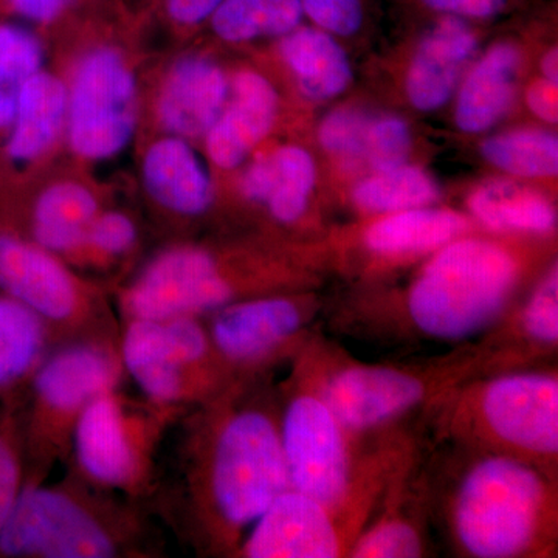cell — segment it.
Segmentation results:
<instances>
[{
  "label": "cell",
  "instance_id": "6da1fadb",
  "mask_svg": "<svg viewBox=\"0 0 558 558\" xmlns=\"http://www.w3.org/2000/svg\"><path fill=\"white\" fill-rule=\"evenodd\" d=\"M236 380L180 414L148 508L201 554L236 556L245 531L290 488L279 405Z\"/></svg>",
  "mask_w": 558,
  "mask_h": 558
},
{
  "label": "cell",
  "instance_id": "7a4b0ae2",
  "mask_svg": "<svg viewBox=\"0 0 558 558\" xmlns=\"http://www.w3.org/2000/svg\"><path fill=\"white\" fill-rule=\"evenodd\" d=\"M148 509L73 473L50 486L32 481L0 529V557H154L160 543Z\"/></svg>",
  "mask_w": 558,
  "mask_h": 558
},
{
  "label": "cell",
  "instance_id": "3957f363",
  "mask_svg": "<svg viewBox=\"0 0 558 558\" xmlns=\"http://www.w3.org/2000/svg\"><path fill=\"white\" fill-rule=\"evenodd\" d=\"M450 526L470 557L539 556L557 529L553 475L523 459L488 451L459 481Z\"/></svg>",
  "mask_w": 558,
  "mask_h": 558
},
{
  "label": "cell",
  "instance_id": "277c9868",
  "mask_svg": "<svg viewBox=\"0 0 558 558\" xmlns=\"http://www.w3.org/2000/svg\"><path fill=\"white\" fill-rule=\"evenodd\" d=\"M520 264L497 242L458 238L436 250L414 279L407 311L436 340H464L494 325L512 300Z\"/></svg>",
  "mask_w": 558,
  "mask_h": 558
},
{
  "label": "cell",
  "instance_id": "5b68a950",
  "mask_svg": "<svg viewBox=\"0 0 558 558\" xmlns=\"http://www.w3.org/2000/svg\"><path fill=\"white\" fill-rule=\"evenodd\" d=\"M185 411L132 399L120 388L92 400L73 429V475L148 506L165 436Z\"/></svg>",
  "mask_w": 558,
  "mask_h": 558
},
{
  "label": "cell",
  "instance_id": "8992f818",
  "mask_svg": "<svg viewBox=\"0 0 558 558\" xmlns=\"http://www.w3.org/2000/svg\"><path fill=\"white\" fill-rule=\"evenodd\" d=\"M450 428L492 453L556 468L558 379L550 371H517L469 385L454 395Z\"/></svg>",
  "mask_w": 558,
  "mask_h": 558
},
{
  "label": "cell",
  "instance_id": "52a82bcc",
  "mask_svg": "<svg viewBox=\"0 0 558 558\" xmlns=\"http://www.w3.org/2000/svg\"><path fill=\"white\" fill-rule=\"evenodd\" d=\"M124 374L150 403L189 411L234 384L220 365L204 318H128L119 339Z\"/></svg>",
  "mask_w": 558,
  "mask_h": 558
},
{
  "label": "cell",
  "instance_id": "ba28073f",
  "mask_svg": "<svg viewBox=\"0 0 558 558\" xmlns=\"http://www.w3.org/2000/svg\"><path fill=\"white\" fill-rule=\"evenodd\" d=\"M295 366L279 405V432L290 488L314 498L340 519H354L360 481L351 435L319 395L311 360L301 359Z\"/></svg>",
  "mask_w": 558,
  "mask_h": 558
},
{
  "label": "cell",
  "instance_id": "9c48e42d",
  "mask_svg": "<svg viewBox=\"0 0 558 558\" xmlns=\"http://www.w3.org/2000/svg\"><path fill=\"white\" fill-rule=\"evenodd\" d=\"M119 337H83L54 344L31 376L28 440L36 472L69 454L73 429L92 400L119 388L124 369Z\"/></svg>",
  "mask_w": 558,
  "mask_h": 558
},
{
  "label": "cell",
  "instance_id": "30bf717a",
  "mask_svg": "<svg viewBox=\"0 0 558 558\" xmlns=\"http://www.w3.org/2000/svg\"><path fill=\"white\" fill-rule=\"evenodd\" d=\"M0 290L38 315L54 344L120 336L113 315L102 311L100 300L57 255L10 233H0Z\"/></svg>",
  "mask_w": 558,
  "mask_h": 558
},
{
  "label": "cell",
  "instance_id": "8fae6325",
  "mask_svg": "<svg viewBox=\"0 0 558 558\" xmlns=\"http://www.w3.org/2000/svg\"><path fill=\"white\" fill-rule=\"evenodd\" d=\"M476 363L478 354L427 369L351 363L330 373L319 371V395L352 436L384 427L440 392L451 391L475 371Z\"/></svg>",
  "mask_w": 558,
  "mask_h": 558
},
{
  "label": "cell",
  "instance_id": "7c38bea8",
  "mask_svg": "<svg viewBox=\"0 0 558 558\" xmlns=\"http://www.w3.org/2000/svg\"><path fill=\"white\" fill-rule=\"evenodd\" d=\"M137 117V83L130 65L117 50H92L80 61L69 90L70 148L83 159H110L130 145Z\"/></svg>",
  "mask_w": 558,
  "mask_h": 558
},
{
  "label": "cell",
  "instance_id": "4fadbf2b",
  "mask_svg": "<svg viewBox=\"0 0 558 558\" xmlns=\"http://www.w3.org/2000/svg\"><path fill=\"white\" fill-rule=\"evenodd\" d=\"M310 306L282 293L234 301L205 315L211 347L231 379L258 377L295 348L312 318Z\"/></svg>",
  "mask_w": 558,
  "mask_h": 558
},
{
  "label": "cell",
  "instance_id": "5bb4252c",
  "mask_svg": "<svg viewBox=\"0 0 558 558\" xmlns=\"http://www.w3.org/2000/svg\"><path fill=\"white\" fill-rule=\"evenodd\" d=\"M354 531L314 498L288 488L242 538L236 557L336 558L348 556Z\"/></svg>",
  "mask_w": 558,
  "mask_h": 558
},
{
  "label": "cell",
  "instance_id": "9a60e30c",
  "mask_svg": "<svg viewBox=\"0 0 558 558\" xmlns=\"http://www.w3.org/2000/svg\"><path fill=\"white\" fill-rule=\"evenodd\" d=\"M278 105L277 90L269 80L252 70L238 73L230 102L205 134L213 163L222 170L240 167L274 128Z\"/></svg>",
  "mask_w": 558,
  "mask_h": 558
},
{
  "label": "cell",
  "instance_id": "2e32d148",
  "mask_svg": "<svg viewBox=\"0 0 558 558\" xmlns=\"http://www.w3.org/2000/svg\"><path fill=\"white\" fill-rule=\"evenodd\" d=\"M476 47L478 39L465 20L444 16L436 22L418 43L407 73V95L413 108L432 112L446 106Z\"/></svg>",
  "mask_w": 558,
  "mask_h": 558
},
{
  "label": "cell",
  "instance_id": "e0dca14e",
  "mask_svg": "<svg viewBox=\"0 0 558 558\" xmlns=\"http://www.w3.org/2000/svg\"><path fill=\"white\" fill-rule=\"evenodd\" d=\"M229 97V80L218 64L201 57L183 58L160 90L161 126L175 137H202L219 119Z\"/></svg>",
  "mask_w": 558,
  "mask_h": 558
},
{
  "label": "cell",
  "instance_id": "ac0fdd59",
  "mask_svg": "<svg viewBox=\"0 0 558 558\" xmlns=\"http://www.w3.org/2000/svg\"><path fill=\"white\" fill-rule=\"evenodd\" d=\"M142 171L150 199L172 215L197 218L215 201L211 175L185 138L174 135L150 145Z\"/></svg>",
  "mask_w": 558,
  "mask_h": 558
},
{
  "label": "cell",
  "instance_id": "d6986e66",
  "mask_svg": "<svg viewBox=\"0 0 558 558\" xmlns=\"http://www.w3.org/2000/svg\"><path fill=\"white\" fill-rule=\"evenodd\" d=\"M315 183L317 167L311 154L300 146H282L253 160L241 180V191L288 226L303 218Z\"/></svg>",
  "mask_w": 558,
  "mask_h": 558
},
{
  "label": "cell",
  "instance_id": "ffe728a7",
  "mask_svg": "<svg viewBox=\"0 0 558 558\" xmlns=\"http://www.w3.org/2000/svg\"><path fill=\"white\" fill-rule=\"evenodd\" d=\"M520 51L512 43H498L470 70L459 90L454 120L459 130L480 134L505 119L515 98Z\"/></svg>",
  "mask_w": 558,
  "mask_h": 558
},
{
  "label": "cell",
  "instance_id": "44dd1931",
  "mask_svg": "<svg viewBox=\"0 0 558 558\" xmlns=\"http://www.w3.org/2000/svg\"><path fill=\"white\" fill-rule=\"evenodd\" d=\"M69 90L51 73L39 70L22 89L5 153L13 163H32L54 145L68 120Z\"/></svg>",
  "mask_w": 558,
  "mask_h": 558
},
{
  "label": "cell",
  "instance_id": "7402d4cb",
  "mask_svg": "<svg viewBox=\"0 0 558 558\" xmlns=\"http://www.w3.org/2000/svg\"><path fill=\"white\" fill-rule=\"evenodd\" d=\"M468 216L447 208L418 207L384 215L363 234L366 248L387 258L436 252L468 233Z\"/></svg>",
  "mask_w": 558,
  "mask_h": 558
},
{
  "label": "cell",
  "instance_id": "603a6c76",
  "mask_svg": "<svg viewBox=\"0 0 558 558\" xmlns=\"http://www.w3.org/2000/svg\"><path fill=\"white\" fill-rule=\"evenodd\" d=\"M98 213L97 197L87 186L54 183L39 194L33 207V242L57 256L78 255Z\"/></svg>",
  "mask_w": 558,
  "mask_h": 558
},
{
  "label": "cell",
  "instance_id": "cb8c5ba5",
  "mask_svg": "<svg viewBox=\"0 0 558 558\" xmlns=\"http://www.w3.org/2000/svg\"><path fill=\"white\" fill-rule=\"evenodd\" d=\"M279 49L300 89L311 100H332L351 84L352 68L347 51L328 32L295 28L282 36Z\"/></svg>",
  "mask_w": 558,
  "mask_h": 558
},
{
  "label": "cell",
  "instance_id": "d4e9b609",
  "mask_svg": "<svg viewBox=\"0 0 558 558\" xmlns=\"http://www.w3.org/2000/svg\"><path fill=\"white\" fill-rule=\"evenodd\" d=\"M469 209L481 226L498 233L548 234L557 213L545 196L509 182H492L470 196Z\"/></svg>",
  "mask_w": 558,
  "mask_h": 558
},
{
  "label": "cell",
  "instance_id": "484cf974",
  "mask_svg": "<svg viewBox=\"0 0 558 558\" xmlns=\"http://www.w3.org/2000/svg\"><path fill=\"white\" fill-rule=\"evenodd\" d=\"M54 347L46 323L21 304L0 295V388L31 379L40 360Z\"/></svg>",
  "mask_w": 558,
  "mask_h": 558
},
{
  "label": "cell",
  "instance_id": "4316f807",
  "mask_svg": "<svg viewBox=\"0 0 558 558\" xmlns=\"http://www.w3.org/2000/svg\"><path fill=\"white\" fill-rule=\"evenodd\" d=\"M301 0H223L211 16V27L227 43H248L286 36L303 20Z\"/></svg>",
  "mask_w": 558,
  "mask_h": 558
},
{
  "label": "cell",
  "instance_id": "83f0119b",
  "mask_svg": "<svg viewBox=\"0 0 558 558\" xmlns=\"http://www.w3.org/2000/svg\"><path fill=\"white\" fill-rule=\"evenodd\" d=\"M439 196L438 183L427 172L407 165L360 180L352 191L355 207L381 216L427 207L435 204Z\"/></svg>",
  "mask_w": 558,
  "mask_h": 558
},
{
  "label": "cell",
  "instance_id": "f1b7e54d",
  "mask_svg": "<svg viewBox=\"0 0 558 558\" xmlns=\"http://www.w3.org/2000/svg\"><path fill=\"white\" fill-rule=\"evenodd\" d=\"M484 159L517 178L548 179L558 172V142L550 132L517 130L487 138L481 146Z\"/></svg>",
  "mask_w": 558,
  "mask_h": 558
},
{
  "label": "cell",
  "instance_id": "f546056e",
  "mask_svg": "<svg viewBox=\"0 0 558 558\" xmlns=\"http://www.w3.org/2000/svg\"><path fill=\"white\" fill-rule=\"evenodd\" d=\"M43 60V46L32 32L0 24V131H9L17 98Z\"/></svg>",
  "mask_w": 558,
  "mask_h": 558
},
{
  "label": "cell",
  "instance_id": "4dcf8cb0",
  "mask_svg": "<svg viewBox=\"0 0 558 558\" xmlns=\"http://www.w3.org/2000/svg\"><path fill=\"white\" fill-rule=\"evenodd\" d=\"M425 543L416 524L387 513L355 535L348 556L354 558H414L424 556Z\"/></svg>",
  "mask_w": 558,
  "mask_h": 558
},
{
  "label": "cell",
  "instance_id": "1f68e13d",
  "mask_svg": "<svg viewBox=\"0 0 558 558\" xmlns=\"http://www.w3.org/2000/svg\"><path fill=\"white\" fill-rule=\"evenodd\" d=\"M517 326L529 343L539 349H553L558 343V271L550 267L537 288L532 290L523 310L517 317Z\"/></svg>",
  "mask_w": 558,
  "mask_h": 558
},
{
  "label": "cell",
  "instance_id": "d6a6232c",
  "mask_svg": "<svg viewBox=\"0 0 558 558\" xmlns=\"http://www.w3.org/2000/svg\"><path fill=\"white\" fill-rule=\"evenodd\" d=\"M369 121L371 117L359 109L332 110L319 123V145L344 165H357L365 159Z\"/></svg>",
  "mask_w": 558,
  "mask_h": 558
},
{
  "label": "cell",
  "instance_id": "836d02e7",
  "mask_svg": "<svg viewBox=\"0 0 558 558\" xmlns=\"http://www.w3.org/2000/svg\"><path fill=\"white\" fill-rule=\"evenodd\" d=\"M410 149L411 134L405 121L395 116L371 119L363 161L374 171L402 167L409 159Z\"/></svg>",
  "mask_w": 558,
  "mask_h": 558
},
{
  "label": "cell",
  "instance_id": "e575fe53",
  "mask_svg": "<svg viewBox=\"0 0 558 558\" xmlns=\"http://www.w3.org/2000/svg\"><path fill=\"white\" fill-rule=\"evenodd\" d=\"M137 241L138 229L131 216L116 209L100 211L92 222L80 253L90 252L101 259H117L126 256Z\"/></svg>",
  "mask_w": 558,
  "mask_h": 558
},
{
  "label": "cell",
  "instance_id": "d590c367",
  "mask_svg": "<svg viewBox=\"0 0 558 558\" xmlns=\"http://www.w3.org/2000/svg\"><path fill=\"white\" fill-rule=\"evenodd\" d=\"M307 17L329 35L348 38L365 22V0H301Z\"/></svg>",
  "mask_w": 558,
  "mask_h": 558
},
{
  "label": "cell",
  "instance_id": "8d00e7d4",
  "mask_svg": "<svg viewBox=\"0 0 558 558\" xmlns=\"http://www.w3.org/2000/svg\"><path fill=\"white\" fill-rule=\"evenodd\" d=\"M24 486L20 453L9 436L0 432V529L9 519Z\"/></svg>",
  "mask_w": 558,
  "mask_h": 558
},
{
  "label": "cell",
  "instance_id": "74e56055",
  "mask_svg": "<svg viewBox=\"0 0 558 558\" xmlns=\"http://www.w3.org/2000/svg\"><path fill=\"white\" fill-rule=\"evenodd\" d=\"M422 7L459 20L488 21L508 10L510 0H417Z\"/></svg>",
  "mask_w": 558,
  "mask_h": 558
},
{
  "label": "cell",
  "instance_id": "f35d334b",
  "mask_svg": "<svg viewBox=\"0 0 558 558\" xmlns=\"http://www.w3.org/2000/svg\"><path fill=\"white\" fill-rule=\"evenodd\" d=\"M223 0H167L170 16L179 24L194 25L208 20Z\"/></svg>",
  "mask_w": 558,
  "mask_h": 558
},
{
  "label": "cell",
  "instance_id": "ab89813d",
  "mask_svg": "<svg viewBox=\"0 0 558 558\" xmlns=\"http://www.w3.org/2000/svg\"><path fill=\"white\" fill-rule=\"evenodd\" d=\"M529 109L549 124L557 123V86L539 80L529 87L526 94Z\"/></svg>",
  "mask_w": 558,
  "mask_h": 558
},
{
  "label": "cell",
  "instance_id": "60d3db41",
  "mask_svg": "<svg viewBox=\"0 0 558 558\" xmlns=\"http://www.w3.org/2000/svg\"><path fill=\"white\" fill-rule=\"evenodd\" d=\"M14 13L21 14L25 20L35 22H50L69 5L70 0H7Z\"/></svg>",
  "mask_w": 558,
  "mask_h": 558
},
{
  "label": "cell",
  "instance_id": "b9f144b4",
  "mask_svg": "<svg viewBox=\"0 0 558 558\" xmlns=\"http://www.w3.org/2000/svg\"><path fill=\"white\" fill-rule=\"evenodd\" d=\"M543 80L548 81L550 84H558V54L557 49L554 47L545 54L542 60Z\"/></svg>",
  "mask_w": 558,
  "mask_h": 558
}]
</instances>
